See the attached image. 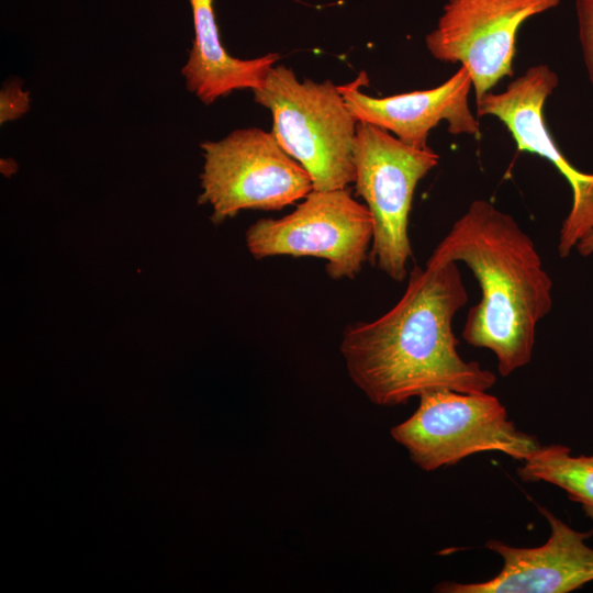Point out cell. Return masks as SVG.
I'll return each mask as SVG.
<instances>
[{
	"label": "cell",
	"mask_w": 593,
	"mask_h": 593,
	"mask_svg": "<svg viewBox=\"0 0 593 593\" xmlns=\"http://www.w3.org/2000/svg\"><path fill=\"white\" fill-rule=\"evenodd\" d=\"M468 293L457 262L428 258L414 267L401 299L372 322L349 324L340 343L354 383L381 406L424 392H486L496 376L458 353L451 322Z\"/></svg>",
	"instance_id": "6da1fadb"
},
{
	"label": "cell",
	"mask_w": 593,
	"mask_h": 593,
	"mask_svg": "<svg viewBox=\"0 0 593 593\" xmlns=\"http://www.w3.org/2000/svg\"><path fill=\"white\" fill-rule=\"evenodd\" d=\"M429 259L462 261L479 282L481 299L468 311L462 338L491 350L502 377L528 365L537 325L552 307V280L514 217L474 200Z\"/></svg>",
	"instance_id": "7a4b0ae2"
},
{
	"label": "cell",
	"mask_w": 593,
	"mask_h": 593,
	"mask_svg": "<svg viewBox=\"0 0 593 593\" xmlns=\"http://www.w3.org/2000/svg\"><path fill=\"white\" fill-rule=\"evenodd\" d=\"M254 100L272 115V135L311 176L313 190L346 188L355 180L357 120L338 86L300 81L283 65L272 67Z\"/></svg>",
	"instance_id": "3957f363"
},
{
	"label": "cell",
	"mask_w": 593,
	"mask_h": 593,
	"mask_svg": "<svg viewBox=\"0 0 593 593\" xmlns=\"http://www.w3.org/2000/svg\"><path fill=\"white\" fill-rule=\"evenodd\" d=\"M391 435L425 471L454 466L481 451H501L524 461L540 447L535 436L508 419L496 396L448 389L421 394L417 410Z\"/></svg>",
	"instance_id": "277c9868"
},
{
	"label": "cell",
	"mask_w": 593,
	"mask_h": 593,
	"mask_svg": "<svg viewBox=\"0 0 593 593\" xmlns=\"http://www.w3.org/2000/svg\"><path fill=\"white\" fill-rule=\"evenodd\" d=\"M353 160L356 193L373 220L370 261L402 281L412 256L407 227L414 191L439 156L429 146L416 148L385 130L357 122Z\"/></svg>",
	"instance_id": "5b68a950"
},
{
	"label": "cell",
	"mask_w": 593,
	"mask_h": 593,
	"mask_svg": "<svg viewBox=\"0 0 593 593\" xmlns=\"http://www.w3.org/2000/svg\"><path fill=\"white\" fill-rule=\"evenodd\" d=\"M204 164L199 203L212 209L221 224L243 210L277 211L313 190L309 172L258 127L235 130L201 144Z\"/></svg>",
	"instance_id": "8992f818"
},
{
	"label": "cell",
	"mask_w": 593,
	"mask_h": 593,
	"mask_svg": "<svg viewBox=\"0 0 593 593\" xmlns=\"http://www.w3.org/2000/svg\"><path fill=\"white\" fill-rule=\"evenodd\" d=\"M373 220L347 188L312 190L294 211L280 219H260L246 232L253 257H317L331 279H354L367 259Z\"/></svg>",
	"instance_id": "52a82bcc"
},
{
	"label": "cell",
	"mask_w": 593,
	"mask_h": 593,
	"mask_svg": "<svg viewBox=\"0 0 593 593\" xmlns=\"http://www.w3.org/2000/svg\"><path fill=\"white\" fill-rule=\"evenodd\" d=\"M560 0H448L426 35L430 55L468 69L475 101L513 75L521 26Z\"/></svg>",
	"instance_id": "ba28073f"
},
{
	"label": "cell",
	"mask_w": 593,
	"mask_h": 593,
	"mask_svg": "<svg viewBox=\"0 0 593 593\" xmlns=\"http://www.w3.org/2000/svg\"><path fill=\"white\" fill-rule=\"evenodd\" d=\"M558 83L557 74L548 65H535L502 92L489 91L475 104L478 116H495L506 126L519 152L546 158L570 184L572 204L561 224L558 242L560 257H567L593 228V174L578 170L548 131L545 103Z\"/></svg>",
	"instance_id": "9c48e42d"
},
{
	"label": "cell",
	"mask_w": 593,
	"mask_h": 593,
	"mask_svg": "<svg viewBox=\"0 0 593 593\" xmlns=\"http://www.w3.org/2000/svg\"><path fill=\"white\" fill-rule=\"evenodd\" d=\"M550 535L538 547H514L490 539L485 547L503 559L493 578L474 583L443 581L439 593H567L593 581V548L585 540L593 535L578 532L545 507Z\"/></svg>",
	"instance_id": "30bf717a"
},
{
	"label": "cell",
	"mask_w": 593,
	"mask_h": 593,
	"mask_svg": "<svg viewBox=\"0 0 593 593\" xmlns=\"http://www.w3.org/2000/svg\"><path fill=\"white\" fill-rule=\"evenodd\" d=\"M360 78L338 86L357 122L385 130L406 145L428 147L429 132L441 121L454 135L479 137L480 126L469 107L472 80L468 69L458 70L441 85L384 98H373L359 90Z\"/></svg>",
	"instance_id": "8fae6325"
},
{
	"label": "cell",
	"mask_w": 593,
	"mask_h": 593,
	"mask_svg": "<svg viewBox=\"0 0 593 593\" xmlns=\"http://www.w3.org/2000/svg\"><path fill=\"white\" fill-rule=\"evenodd\" d=\"M189 3L194 40L181 69L188 90L210 104L234 90L259 89L279 55L267 54L253 59L231 56L221 43L213 0H189Z\"/></svg>",
	"instance_id": "7c38bea8"
},
{
	"label": "cell",
	"mask_w": 593,
	"mask_h": 593,
	"mask_svg": "<svg viewBox=\"0 0 593 593\" xmlns=\"http://www.w3.org/2000/svg\"><path fill=\"white\" fill-rule=\"evenodd\" d=\"M523 462L517 468L522 481L559 486L593 521V455L573 456L570 447L552 444L540 446Z\"/></svg>",
	"instance_id": "4fadbf2b"
},
{
	"label": "cell",
	"mask_w": 593,
	"mask_h": 593,
	"mask_svg": "<svg viewBox=\"0 0 593 593\" xmlns=\"http://www.w3.org/2000/svg\"><path fill=\"white\" fill-rule=\"evenodd\" d=\"M575 15L583 61L593 87V0H575Z\"/></svg>",
	"instance_id": "5bb4252c"
},
{
	"label": "cell",
	"mask_w": 593,
	"mask_h": 593,
	"mask_svg": "<svg viewBox=\"0 0 593 593\" xmlns=\"http://www.w3.org/2000/svg\"><path fill=\"white\" fill-rule=\"evenodd\" d=\"M27 109L26 94L20 87L10 86L1 94V121L21 115Z\"/></svg>",
	"instance_id": "9a60e30c"
},
{
	"label": "cell",
	"mask_w": 593,
	"mask_h": 593,
	"mask_svg": "<svg viewBox=\"0 0 593 593\" xmlns=\"http://www.w3.org/2000/svg\"><path fill=\"white\" fill-rule=\"evenodd\" d=\"M575 248L582 256H590L593 253V228L578 242Z\"/></svg>",
	"instance_id": "2e32d148"
}]
</instances>
